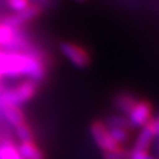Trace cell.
Instances as JSON below:
<instances>
[{
	"instance_id": "6da1fadb",
	"label": "cell",
	"mask_w": 159,
	"mask_h": 159,
	"mask_svg": "<svg viewBox=\"0 0 159 159\" xmlns=\"http://www.w3.org/2000/svg\"><path fill=\"white\" fill-rule=\"evenodd\" d=\"M34 45L33 38L25 27L11 26L0 19V50L25 52Z\"/></svg>"
},
{
	"instance_id": "7a4b0ae2",
	"label": "cell",
	"mask_w": 159,
	"mask_h": 159,
	"mask_svg": "<svg viewBox=\"0 0 159 159\" xmlns=\"http://www.w3.org/2000/svg\"><path fill=\"white\" fill-rule=\"evenodd\" d=\"M59 48L64 54V57H66L68 61L77 68L85 70L91 65V53L84 46L78 45L73 41H61Z\"/></svg>"
},
{
	"instance_id": "3957f363",
	"label": "cell",
	"mask_w": 159,
	"mask_h": 159,
	"mask_svg": "<svg viewBox=\"0 0 159 159\" xmlns=\"http://www.w3.org/2000/svg\"><path fill=\"white\" fill-rule=\"evenodd\" d=\"M90 134H91L93 142L96 143V145L102 152L113 151L116 148L123 146V145H119L112 138L104 120L96 119L92 121L90 124Z\"/></svg>"
},
{
	"instance_id": "277c9868",
	"label": "cell",
	"mask_w": 159,
	"mask_h": 159,
	"mask_svg": "<svg viewBox=\"0 0 159 159\" xmlns=\"http://www.w3.org/2000/svg\"><path fill=\"white\" fill-rule=\"evenodd\" d=\"M154 117V107L153 104L148 100L140 98L139 102L136 104V106L132 108L127 119L130 121L131 126L137 130V129H142L145 125H148V123L152 120Z\"/></svg>"
},
{
	"instance_id": "5b68a950",
	"label": "cell",
	"mask_w": 159,
	"mask_h": 159,
	"mask_svg": "<svg viewBox=\"0 0 159 159\" xmlns=\"http://www.w3.org/2000/svg\"><path fill=\"white\" fill-rule=\"evenodd\" d=\"M43 12V6L38 5V4H31V5L25 8L24 11L20 12H13L12 14L7 16V17L0 18L2 21L6 24L11 25V26H16V27H25V25L33 21L34 19L39 17Z\"/></svg>"
},
{
	"instance_id": "8992f818",
	"label": "cell",
	"mask_w": 159,
	"mask_h": 159,
	"mask_svg": "<svg viewBox=\"0 0 159 159\" xmlns=\"http://www.w3.org/2000/svg\"><path fill=\"white\" fill-rule=\"evenodd\" d=\"M139 99L140 97L136 92L123 90V91H118L114 93L111 99V102H112L113 108L117 111V113L127 117L129 113L132 111V108L139 102Z\"/></svg>"
},
{
	"instance_id": "52a82bcc",
	"label": "cell",
	"mask_w": 159,
	"mask_h": 159,
	"mask_svg": "<svg viewBox=\"0 0 159 159\" xmlns=\"http://www.w3.org/2000/svg\"><path fill=\"white\" fill-rule=\"evenodd\" d=\"M0 110H1L2 118L12 129L17 127L23 123H26V116L21 110V106L5 102V104H0Z\"/></svg>"
},
{
	"instance_id": "ba28073f",
	"label": "cell",
	"mask_w": 159,
	"mask_h": 159,
	"mask_svg": "<svg viewBox=\"0 0 159 159\" xmlns=\"http://www.w3.org/2000/svg\"><path fill=\"white\" fill-rule=\"evenodd\" d=\"M154 140H156V133H154L153 127L148 123V125L142 127L140 131L138 132L131 148L137 150V151H148L150 152L151 148H153Z\"/></svg>"
},
{
	"instance_id": "9c48e42d",
	"label": "cell",
	"mask_w": 159,
	"mask_h": 159,
	"mask_svg": "<svg viewBox=\"0 0 159 159\" xmlns=\"http://www.w3.org/2000/svg\"><path fill=\"white\" fill-rule=\"evenodd\" d=\"M18 148L23 159H46L44 151L38 146L35 140L18 143Z\"/></svg>"
},
{
	"instance_id": "30bf717a",
	"label": "cell",
	"mask_w": 159,
	"mask_h": 159,
	"mask_svg": "<svg viewBox=\"0 0 159 159\" xmlns=\"http://www.w3.org/2000/svg\"><path fill=\"white\" fill-rule=\"evenodd\" d=\"M0 159H23L18 148L17 140L4 143L0 145Z\"/></svg>"
},
{
	"instance_id": "8fae6325",
	"label": "cell",
	"mask_w": 159,
	"mask_h": 159,
	"mask_svg": "<svg viewBox=\"0 0 159 159\" xmlns=\"http://www.w3.org/2000/svg\"><path fill=\"white\" fill-rule=\"evenodd\" d=\"M13 132H14L16 139L19 140V143L35 140V139H34L33 130H32V127L27 124V121L20 124V125L17 126V127H14V129H13Z\"/></svg>"
},
{
	"instance_id": "7c38bea8",
	"label": "cell",
	"mask_w": 159,
	"mask_h": 159,
	"mask_svg": "<svg viewBox=\"0 0 159 159\" xmlns=\"http://www.w3.org/2000/svg\"><path fill=\"white\" fill-rule=\"evenodd\" d=\"M129 156H130V150L126 146H120L113 151L102 152V159H129Z\"/></svg>"
},
{
	"instance_id": "4fadbf2b",
	"label": "cell",
	"mask_w": 159,
	"mask_h": 159,
	"mask_svg": "<svg viewBox=\"0 0 159 159\" xmlns=\"http://www.w3.org/2000/svg\"><path fill=\"white\" fill-rule=\"evenodd\" d=\"M5 2L13 12L24 11L32 4L31 0H5Z\"/></svg>"
},
{
	"instance_id": "5bb4252c",
	"label": "cell",
	"mask_w": 159,
	"mask_h": 159,
	"mask_svg": "<svg viewBox=\"0 0 159 159\" xmlns=\"http://www.w3.org/2000/svg\"><path fill=\"white\" fill-rule=\"evenodd\" d=\"M129 159H157L148 151H137V150H132L130 148V156Z\"/></svg>"
},
{
	"instance_id": "9a60e30c",
	"label": "cell",
	"mask_w": 159,
	"mask_h": 159,
	"mask_svg": "<svg viewBox=\"0 0 159 159\" xmlns=\"http://www.w3.org/2000/svg\"><path fill=\"white\" fill-rule=\"evenodd\" d=\"M150 124L153 127L154 133H156V138H159V113L157 116H154L152 120L150 121Z\"/></svg>"
},
{
	"instance_id": "2e32d148",
	"label": "cell",
	"mask_w": 159,
	"mask_h": 159,
	"mask_svg": "<svg viewBox=\"0 0 159 159\" xmlns=\"http://www.w3.org/2000/svg\"><path fill=\"white\" fill-rule=\"evenodd\" d=\"M153 154L157 159H159V138H156L153 144Z\"/></svg>"
},
{
	"instance_id": "e0dca14e",
	"label": "cell",
	"mask_w": 159,
	"mask_h": 159,
	"mask_svg": "<svg viewBox=\"0 0 159 159\" xmlns=\"http://www.w3.org/2000/svg\"><path fill=\"white\" fill-rule=\"evenodd\" d=\"M7 87H8V86H7V84L5 83V79L0 78V93H2Z\"/></svg>"
},
{
	"instance_id": "ac0fdd59",
	"label": "cell",
	"mask_w": 159,
	"mask_h": 159,
	"mask_svg": "<svg viewBox=\"0 0 159 159\" xmlns=\"http://www.w3.org/2000/svg\"><path fill=\"white\" fill-rule=\"evenodd\" d=\"M77 2H81V1H85V0H75Z\"/></svg>"
}]
</instances>
